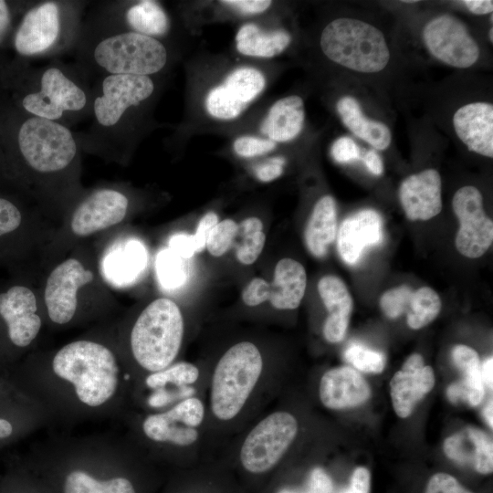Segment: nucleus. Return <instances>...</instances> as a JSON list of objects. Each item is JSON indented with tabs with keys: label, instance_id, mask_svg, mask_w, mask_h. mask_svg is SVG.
Instances as JSON below:
<instances>
[{
	"label": "nucleus",
	"instance_id": "1",
	"mask_svg": "<svg viewBox=\"0 0 493 493\" xmlns=\"http://www.w3.org/2000/svg\"><path fill=\"white\" fill-rule=\"evenodd\" d=\"M88 125L76 133L81 150L121 158L134 142L140 111L152 100V77L109 75L92 82Z\"/></svg>",
	"mask_w": 493,
	"mask_h": 493
},
{
	"label": "nucleus",
	"instance_id": "2",
	"mask_svg": "<svg viewBox=\"0 0 493 493\" xmlns=\"http://www.w3.org/2000/svg\"><path fill=\"white\" fill-rule=\"evenodd\" d=\"M71 55L92 80L109 75L153 77L169 62L168 48L162 40L131 31L83 26Z\"/></svg>",
	"mask_w": 493,
	"mask_h": 493
},
{
	"label": "nucleus",
	"instance_id": "3",
	"mask_svg": "<svg viewBox=\"0 0 493 493\" xmlns=\"http://www.w3.org/2000/svg\"><path fill=\"white\" fill-rule=\"evenodd\" d=\"M26 69L19 98L22 112L68 128L88 120L93 80L74 61L54 58Z\"/></svg>",
	"mask_w": 493,
	"mask_h": 493
},
{
	"label": "nucleus",
	"instance_id": "4",
	"mask_svg": "<svg viewBox=\"0 0 493 493\" xmlns=\"http://www.w3.org/2000/svg\"><path fill=\"white\" fill-rule=\"evenodd\" d=\"M89 2H31L13 33V47L25 59L51 60L72 54Z\"/></svg>",
	"mask_w": 493,
	"mask_h": 493
},
{
	"label": "nucleus",
	"instance_id": "5",
	"mask_svg": "<svg viewBox=\"0 0 493 493\" xmlns=\"http://www.w3.org/2000/svg\"><path fill=\"white\" fill-rule=\"evenodd\" d=\"M52 368L73 384L79 401L91 407L106 403L118 386L115 356L98 342L77 341L65 345L54 356Z\"/></svg>",
	"mask_w": 493,
	"mask_h": 493
},
{
	"label": "nucleus",
	"instance_id": "6",
	"mask_svg": "<svg viewBox=\"0 0 493 493\" xmlns=\"http://www.w3.org/2000/svg\"><path fill=\"white\" fill-rule=\"evenodd\" d=\"M15 132L16 152L40 177L63 174L73 168L81 147L71 128L22 112Z\"/></svg>",
	"mask_w": 493,
	"mask_h": 493
},
{
	"label": "nucleus",
	"instance_id": "7",
	"mask_svg": "<svg viewBox=\"0 0 493 493\" xmlns=\"http://www.w3.org/2000/svg\"><path fill=\"white\" fill-rule=\"evenodd\" d=\"M184 318L177 304L160 298L139 315L131 333V348L136 362L149 372H158L176 358L184 336Z\"/></svg>",
	"mask_w": 493,
	"mask_h": 493
},
{
	"label": "nucleus",
	"instance_id": "8",
	"mask_svg": "<svg viewBox=\"0 0 493 493\" xmlns=\"http://www.w3.org/2000/svg\"><path fill=\"white\" fill-rule=\"evenodd\" d=\"M320 43L328 58L358 72H379L390 58L383 33L354 18L341 17L329 23L321 32Z\"/></svg>",
	"mask_w": 493,
	"mask_h": 493
},
{
	"label": "nucleus",
	"instance_id": "9",
	"mask_svg": "<svg viewBox=\"0 0 493 493\" xmlns=\"http://www.w3.org/2000/svg\"><path fill=\"white\" fill-rule=\"evenodd\" d=\"M262 369L261 353L252 342H238L223 354L215 367L211 383V408L217 419L228 421L238 414Z\"/></svg>",
	"mask_w": 493,
	"mask_h": 493
},
{
	"label": "nucleus",
	"instance_id": "10",
	"mask_svg": "<svg viewBox=\"0 0 493 493\" xmlns=\"http://www.w3.org/2000/svg\"><path fill=\"white\" fill-rule=\"evenodd\" d=\"M298 433L296 418L275 412L261 420L247 435L240 449V462L250 473L271 469L283 456Z\"/></svg>",
	"mask_w": 493,
	"mask_h": 493
},
{
	"label": "nucleus",
	"instance_id": "11",
	"mask_svg": "<svg viewBox=\"0 0 493 493\" xmlns=\"http://www.w3.org/2000/svg\"><path fill=\"white\" fill-rule=\"evenodd\" d=\"M452 207L460 223L457 251L469 258L481 257L493 242V222L484 211L481 193L472 185L461 187L453 197Z\"/></svg>",
	"mask_w": 493,
	"mask_h": 493
},
{
	"label": "nucleus",
	"instance_id": "12",
	"mask_svg": "<svg viewBox=\"0 0 493 493\" xmlns=\"http://www.w3.org/2000/svg\"><path fill=\"white\" fill-rule=\"evenodd\" d=\"M423 39L435 58L451 67H471L480 54L477 44L466 26L449 15L430 20L423 30Z\"/></svg>",
	"mask_w": 493,
	"mask_h": 493
},
{
	"label": "nucleus",
	"instance_id": "13",
	"mask_svg": "<svg viewBox=\"0 0 493 493\" xmlns=\"http://www.w3.org/2000/svg\"><path fill=\"white\" fill-rule=\"evenodd\" d=\"M264 75L257 68L240 67L231 71L224 82L209 90L205 98L207 112L218 120L237 118L263 91Z\"/></svg>",
	"mask_w": 493,
	"mask_h": 493
},
{
	"label": "nucleus",
	"instance_id": "14",
	"mask_svg": "<svg viewBox=\"0 0 493 493\" xmlns=\"http://www.w3.org/2000/svg\"><path fill=\"white\" fill-rule=\"evenodd\" d=\"M205 417V407L197 397H188L168 411L150 414L142 423L145 435L155 442L189 446L198 438L196 427Z\"/></svg>",
	"mask_w": 493,
	"mask_h": 493
},
{
	"label": "nucleus",
	"instance_id": "15",
	"mask_svg": "<svg viewBox=\"0 0 493 493\" xmlns=\"http://www.w3.org/2000/svg\"><path fill=\"white\" fill-rule=\"evenodd\" d=\"M92 278V272L75 258L65 260L52 270L47 280L44 299L53 322L65 324L73 318L78 291Z\"/></svg>",
	"mask_w": 493,
	"mask_h": 493
},
{
	"label": "nucleus",
	"instance_id": "16",
	"mask_svg": "<svg viewBox=\"0 0 493 493\" xmlns=\"http://www.w3.org/2000/svg\"><path fill=\"white\" fill-rule=\"evenodd\" d=\"M130 201L113 187L99 188L88 194L75 208L70 227L79 236H89L121 222Z\"/></svg>",
	"mask_w": 493,
	"mask_h": 493
},
{
	"label": "nucleus",
	"instance_id": "17",
	"mask_svg": "<svg viewBox=\"0 0 493 493\" xmlns=\"http://www.w3.org/2000/svg\"><path fill=\"white\" fill-rule=\"evenodd\" d=\"M37 299L26 287L14 286L0 294V316L7 325L11 341L18 347L29 345L38 334L41 319Z\"/></svg>",
	"mask_w": 493,
	"mask_h": 493
},
{
	"label": "nucleus",
	"instance_id": "18",
	"mask_svg": "<svg viewBox=\"0 0 493 493\" xmlns=\"http://www.w3.org/2000/svg\"><path fill=\"white\" fill-rule=\"evenodd\" d=\"M434 385L433 369L425 365L421 354L410 355L390 382L391 398L396 414L402 418L408 417Z\"/></svg>",
	"mask_w": 493,
	"mask_h": 493
},
{
	"label": "nucleus",
	"instance_id": "19",
	"mask_svg": "<svg viewBox=\"0 0 493 493\" xmlns=\"http://www.w3.org/2000/svg\"><path fill=\"white\" fill-rule=\"evenodd\" d=\"M399 198L409 220H429L442 210L441 179L434 169L412 174L403 181Z\"/></svg>",
	"mask_w": 493,
	"mask_h": 493
},
{
	"label": "nucleus",
	"instance_id": "20",
	"mask_svg": "<svg viewBox=\"0 0 493 493\" xmlns=\"http://www.w3.org/2000/svg\"><path fill=\"white\" fill-rule=\"evenodd\" d=\"M383 239L382 217L372 209L361 210L347 217L341 225L338 251L344 262H358L364 249L379 245Z\"/></svg>",
	"mask_w": 493,
	"mask_h": 493
},
{
	"label": "nucleus",
	"instance_id": "21",
	"mask_svg": "<svg viewBox=\"0 0 493 493\" xmlns=\"http://www.w3.org/2000/svg\"><path fill=\"white\" fill-rule=\"evenodd\" d=\"M320 399L330 409H344L364 404L372 394L359 372L349 366L332 368L321 377Z\"/></svg>",
	"mask_w": 493,
	"mask_h": 493
},
{
	"label": "nucleus",
	"instance_id": "22",
	"mask_svg": "<svg viewBox=\"0 0 493 493\" xmlns=\"http://www.w3.org/2000/svg\"><path fill=\"white\" fill-rule=\"evenodd\" d=\"M453 123L458 138L478 154L493 156V106L475 102L459 108Z\"/></svg>",
	"mask_w": 493,
	"mask_h": 493
},
{
	"label": "nucleus",
	"instance_id": "23",
	"mask_svg": "<svg viewBox=\"0 0 493 493\" xmlns=\"http://www.w3.org/2000/svg\"><path fill=\"white\" fill-rule=\"evenodd\" d=\"M447 457L463 466H470L480 474L493 470L492 438L484 431L468 426L444 442Z\"/></svg>",
	"mask_w": 493,
	"mask_h": 493
},
{
	"label": "nucleus",
	"instance_id": "24",
	"mask_svg": "<svg viewBox=\"0 0 493 493\" xmlns=\"http://www.w3.org/2000/svg\"><path fill=\"white\" fill-rule=\"evenodd\" d=\"M318 291L328 311L323 335L331 343L341 341L346 333L352 310V299L345 283L338 277L327 275L318 283Z\"/></svg>",
	"mask_w": 493,
	"mask_h": 493
},
{
	"label": "nucleus",
	"instance_id": "25",
	"mask_svg": "<svg viewBox=\"0 0 493 493\" xmlns=\"http://www.w3.org/2000/svg\"><path fill=\"white\" fill-rule=\"evenodd\" d=\"M304 119L302 99L295 95L288 96L270 107L261 123L260 131L275 143L289 142L301 131Z\"/></svg>",
	"mask_w": 493,
	"mask_h": 493
},
{
	"label": "nucleus",
	"instance_id": "26",
	"mask_svg": "<svg viewBox=\"0 0 493 493\" xmlns=\"http://www.w3.org/2000/svg\"><path fill=\"white\" fill-rule=\"evenodd\" d=\"M307 275L304 267L292 258L280 259L270 284V304L278 309H297L305 294Z\"/></svg>",
	"mask_w": 493,
	"mask_h": 493
},
{
	"label": "nucleus",
	"instance_id": "27",
	"mask_svg": "<svg viewBox=\"0 0 493 493\" xmlns=\"http://www.w3.org/2000/svg\"><path fill=\"white\" fill-rule=\"evenodd\" d=\"M337 234V209L332 196L318 200L308 220L304 239L308 250L316 257H322Z\"/></svg>",
	"mask_w": 493,
	"mask_h": 493
},
{
	"label": "nucleus",
	"instance_id": "28",
	"mask_svg": "<svg viewBox=\"0 0 493 493\" xmlns=\"http://www.w3.org/2000/svg\"><path fill=\"white\" fill-rule=\"evenodd\" d=\"M343 124L357 137L367 142L376 150L389 147L392 134L383 122L366 118L358 101L350 96L342 97L336 105Z\"/></svg>",
	"mask_w": 493,
	"mask_h": 493
},
{
	"label": "nucleus",
	"instance_id": "29",
	"mask_svg": "<svg viewBox=\"0 0 493 493\" xmlns=\"http://www.w3.org/2000/svg\"><path fill=\"white\" fill-rule=\"evenodd\" d=\"M291 41L290 35L282 29L266 32L255 24L242 26L236 36L239 53L254 58H273L282 53Z\"/></svg>",
	"mask_w": 493,
	"mask_h": 493
},
{
	"label": "nucleus",
	"instance_id": "30",
	"mask_svg": "<svg viewBox=\"0 0 493 493\" xmlns=\"http://www.w3.org/2000/svg\"><path fill=\"white\" fill-rule=\"evenodd\" d=\"M146 262L144 246L139 241L131 240L108 255L104 264L105 275L116 284H128L142 272Z\"/></svg>",
	"mask_w": 493,
	"mask_h": 493
},
{
	"label": "nucleus",
	"instance_id": "31",
	"mask_svg": "<svg viewBox=\"0 0 493 493\" xmlns=\"http://www.w3.org/2000/svg\"><path fill=\"white\" fill-rule=\"evenodd\" d=\"M64 493H135V490L127 478L114 477L100 481L84 471L75 470L65 479Z\"/></svg>",
	"mask_w": 493,
	"mask_h": 493
},
{
	"label": "nucleus",
	"instance_id": "32",
	"mask_svg": "<svg viewBox=\"0 0 493 493\" xmlns=\"http://www.w3.org/2000/svg\"><path fill=\"white\" fill-rule=\"evenodd\" d=\"M440 309L438 294L429 287H422L411 295L406 309L407 324L413 330L424 328L438 316Z\"/></svg>",
	"mask_w": 493,
	"mask_h": 493
},
{
	"label": "nucleus",
	"instance_id": "33",
	"mask_svg": "<svg viewBox=\"0 0 493 493\" xmlns=\"http://www.w3.org/2000/svg\"><path fill=\"white\" fill-rule=\"evenodd\" d=\"M155 266L158 280L165 289H176L187 280L188 270L184 259L170 248L158 254Z\"/></svg>",
	"mask_w": 493,
	"mask_h": 493
},
{
	"label": "nucleus",
	"instance_id": "34",
	"mask_svg": "<svg viewBox=\"0 0 493 493\" xmlns=\"http://www.w3.org/2000/svg\"><path fill=\"white\" fill-rule=\"evenodd\" d=\"M198 378L199 370L194 364L180 362L152 372L147 376L145 383L152 389L164 388L170 383L182 388L194 383Z\"/></svg>",
	"mask_w": 493,
	"mask_h": 493
},
{
	"label": "nucleus",
	"instance_id": "35",
	"mask_svg": "<svg viewBox=\"0 0 493 493\" xmlns=\"http://www.w3.org/2000/svg\"><path fill=\"white\" fill-rule=\"evenodd\" d=\"M485 393L481 373L463 375V378L451 383L446 389V396L453 404H465L477 406L483 400Z\"/></svg>",
	"mask_w": 493,
	"mask_h": 493
},
{
	"label": "nucleus",
	"instance_id": "36",
	"mask_svg": "<svg viewBox=\"0 0 493 493\" xmlns=\"http://www.w3.org/2000/svg\"><path fill=\"white\" fill-rule=\"evenodd\" d=\"M348 362L357 370L368 373H379L385 367V356L360 344L350 346L344 352Z\"/></svg>",
	"mask_w": 493,
	"mask_h": 493
},
{
	"label": "nucleus",
	"instance_id": "37",
	"mask_svg": "<svg viewBox=\"0 0 493 493\" xmlns=\"http://www.w3.org/2000/svg\"><path fill=\"white\" fill-rule=\"evenodd\" d=\"M237 235V223L232 219L219 221L211 229L205 248L214 257L225 255L233 246Z\"/></svg>",
	"mask_w": 493,
	"mask_h": 493
},
{
	"label": "nucleus",
	"instance_id": "38",
	"mask_svg": "<svg viewBox=\"0 0 493 493\" xmlns=\"http://www.w3.org/2000/svg\"><path fill=\"white\" fill-rule=\"evenodd\" d=\"M240 238L236 248V257L243 265L253 264L260 256L266 242V235L262 231L247 233L236 237Z\"/></svg>",
	"mask_w": 493,
	"mask_h": 493
},
{
	"label": "nucleus",
	"instance_id": "39",
	"mask_svg": "<svg viewBox=\"0 0 493 493\" xmlns=\"http://www.w3.org/2000/svg\"><path fill=\"white\" fill-rule=\"evenodd\" d=\"M412 293L407 285L391 288L382 295L380 307L387 317L397 318L406 310Z\"/></svg>",
	"mask_w": 493,
	"mask_h": 493
},
{
	"label": "nucleus",
	"instance_id": "40",
	"mask_svg": "<svg viewBox=\"0 0 493 493\" xmlns=\"http://www.w3.org/2000/svg\"><path fill=\"white\" fill-rule=\"evenodd\" d=\"M276 143L268 139L255 136H240L233 143L235 152L241 157L250 158L271 152Z\"/></svg>",
	"mask_w": 493,
	"mask_h": 493
},
{
	"label": "nucleus",
	"instance_id": "41",
	"mask_svg": "<svg viewBox=\"0 0 493 493\" xmlns=\"http://www.w3.org/2000/svg\"><path fill=\"white\" fill-rule=\"evenodd\" d=\"M454 364L463 375L481 373V362L477 352L467 345H456L452 350Z\"/></svg>",
	"mask_w": 493,
	"mask_h": 493
},
{
	"label": "nucleus",
	"instance_id": "42",
	"mask_svg": "<svg viewBox=\"0 0 493 493\" xmlns=\"http://www.w3.org/2000/svg\"><path fill=\"white\" fill-rule=\"evenodd\" d=\"M270 284L262 278H254L242 292L243 302L249 307H256L269 299Z\"/></svg>",
	"mask_w": 493,
	"mask_h": 493
},
{
	"label": "nucleus",
	"instance_id": "43",
	"mask_svg": "<svg viewBox=\"0 0 493 493\" xmlns=\"http://www.w3.org/2000/svg\"><path fill=\"white\" fill-rule=\"evenodd\" d=\"M425 493H472L454 477L446 473H436L428 481Z\"/></svg>",
	"mask_w": 493,
	"mask_h": 493
},
{
	"label": "nucleus",
	"instance_id": "44",
	"mask_svg": "<svg viewBox=\"0 0 493 493\" xmlns=\"http://www.w3.org/2000/svg\"><path fill=\"white\" fill-rule=\"evenodd\" d=\"M330 153L337 163H349L360 158L361 151L352 139L344 136L333 142Z\"/></svg>",
	"mask_w": 493,
	"mask_h": 493
},
{
	"label": "nucleus",
	"instance_id": "45",
	"mask_svg": "<svg viewBox=\"0 0 493 493\" xmlns=\"http://www.w3.org/2000/svg\"><path fill=\"white\" fill-rule=\"evenodd\" d=\"M21 221L22 215L17 206L0 197V236L16 230Z\"/></svg>",
	"mask_w": 493,
	"mask_h": 493
},
{
	"label": "nucleus",
	"instance_id": "46",
	"mask_svg": "<svg viewBox=\"0 0 493 493\" xmlns=\"http://www.w3.org/2000/svg\"><path fill=\"white\" fill-rule=\"evenodd\" d=\"M285 163L282 156L271 157L255 168V175L260 182H272L283 173Z\"/></svg>",
	"mask_w": 493,
	"mask_h": 493
},
{
	"label": "nucleus",
	"instance_id": "47",
	"mask_svg": "<svg viewBox=\"0 0 493 493\" xmlns=\"http://www.w3.org/2000/svg\"><path fill=\"white\" fill-rule=\"evenodd\" d=\"M218 222V215L213 211H210L202 216L197 225L195 233L193 235L195 244V253H200L205 248L209 233Z\"/></svg>",
	"mask_w": 493,
	"mask_h": 493
},
{
	"label": "nucleus",
	"instance_id": "48",
	"mask_svg": "<svg viewBox=\"0 0 493 493\" xmlns=\"http://www.w3.org/2000/svg\"><path fill=\"white\" fill-rule=\"evenodd\" d=\"M370 488L371 473L367 468L360 467L353 471L349 486L337 493H370Z\"/></svg>",
	"mask_w": 493,
	"mask_h": 493
},
{
	"label": "nucleus",
	"instance_id": "49",
	"mask_svg": "<svg viewBox=\"0 0 493 493\" xmlns=\"http://www.w3.org/2000/svg\"><path fill=\"white\" fill-rule=\"evenodd\" d=\"M332 489L333 485L330 477L321 468H315L302 493H332Z\"/></svg>",
	"mask_w": 493,
	"mask_h": 493
},
{
	"label": "nucleus",
	"instance_id": "50",
	"mask_svg": "<svg viewBox=\"0 0 493 493\" xmlns=\"http://www.w3.org/2000/svg\"><path fill=\"white\" fill-rule=\"evenodd\" d=\"M220 3L245 15L260 14L271 5V1L267 0H226Z\"/></svg>",
	"mask_w": 493,
	"mask_h": 493
},
{
	"label": "nucleus",
	"instance_id": "51",
	"mask_svg": "<svg viewBox=\"0 0 493 493\" xmlns=\"http://www.w3.org/2000/svg\"><path fill=\"white\" fill-rule=\"evenodd\" d=\"M169 248L184 259L192 257L195 253L193 235L177 234L169 240Z\"/></svg>",
	"mask_w": 493,
	"mask_h": 493
},
{
	"label": "nucleus",
	"instance_id": "52",
	"mask_svg": "<svg viewBox=\"0 0 493 493\" xmlns=\"http://www.w3.org/2000/svg\"><path fill=\"white\" fill-rule=\"evenodd\" d=\"M156 390L157 391L149 398V404L153 407L163 406L172 402L173 399L179 396H186L188 394H191V393L193 392V389L189 388L188 386L183 387L181 391L176 393L167 392L163 388Z\"/></svg>",
	"mask_w": 493,
	"mask_h": 493
},
{
	"label": "nucleus",
	"instance_id": "53",
	"mask_svg": "<svg viewBox=\"0 0 493 493\" xmlns=\"http://www.w3.org/2000/svg\"><path fill=\"white\" fill-rule=\"evenodd\" d=\"M13 14L10 5L0 0V47L4 45L12 29Z\"/></svg>",
	"mask_w": 493,
	"mask_h": 493
},
{
	"label": "nucleus",
	"instance_id": "54",
	"mask_svg": "<svg viewBox=\"0 0 493 493\" xmlns=\"http://www.w3.org/2000/svg\"><path fill=\"white\" fill-rule=\"evenodd\" d=\"M362 160L364 162V164L372 173L375 175H381L383 173V162L381 157L375 151H368L363 156Z\"/></svg>",
	"mask_w": 493,
	"mask_h": 493
},
{
	"label": "nucleus",
	"instance_id": "55",
	"mask_svg": "<svg viewBox=\"0 0 493 493\" xmlns=\"http://www.w3.org/2000/svg\"><path fill=\"white\" fill-rule=\"evenodd\" d=\"M462 3L471 13L476 15L489 14L493 10V2L489 0H466Z\"/></svg>",
	"mask_w": 493,
	"mask_h": 493
},
{
	"label": "nucleus",
	"instance_id": "56",
	"mask_svg": "<svg viewBox=\"0 0 493 493\" xmlns=\"http://www.w3.org/2000/svg\"><path fill=\"white\" fill-rule=\"evenodd\" d=\"M492 375H493V358L490 356L481 364L482 381L484 384H486L490 389H492V383H493Z\"/></svg>",
	"mask_w": 493,
	"mask_h": 493
},
{
	"label": "nucleus",
	"instance_id": "57",
	"mask_svg": "<svg viewBox=\"0 0 493 493\" xmlns=\"http://www.w3.org/2000/svg\"><path fill=\"white\" fill-rule=\"evenodd\" d=\"M13 432L11 423L5 419L0 418V439L9 436Z\"/></svg>",
	"mask_w": 493,
	"mask_h": 493
},
{
	"label": "nucleus",
	"instance_id": "58",
	"mask_svg": "<svg viewBox=\"0 0 493 493\" xmlns=\"http://www.w3.org/2000/svg\"><path fill=\"white\" fill-rule=\"evenodd\" d=\"M493 406H492V400H490L487 405L485 406L484 410H483V416L487 422V424L488 425V426H490V428L493 427Z\"/></svg>",
	"mask_w": 493,
	"mask_h": 493
},
{
	"label": "nucleus",
	"instance_id": "59",
	"mask_svg": "<svg viewBox=\"0 0 493 493\" xmlns=\"http://www.w3.org/2000/svg\"><path fill=\"white\" fill-rule=\"evenodd\" d=\"M278 493H299V492L292 489H282Z\"/></svg>",
	"mask_w": 493,
	"mask_h": 493
},
{
	"label": "nucleus",
	"instance_id": "60",
	"mask_svg": "<svg viewBox=\"0 0 493 493\" xmlns=\"http://www.w3.org/2000/svg\"><path fill=\"white\" fill-rule=\"evenodd\" d=\"M488 37L491 42H493V27L491 26L489 29Z\"/></svg>",
	"mask_w": 493,
	"mask_h": 493
},
{
	"label": "nucleus",
	"instance_id": "61",
	"mask_svg": "<svg viewBox=\"0 0 493 493\" xmlns=\"http://www.w3.org/2000/svg\"><path fill=\"white\" fill-rule=\"evenodd\" d=\"M404 3H416L417 1H415V0H413V1L407 0V1H404Z\"/></svg>",
	"mask_w": 493,
	"mask_h": 493
}]
</instances>
